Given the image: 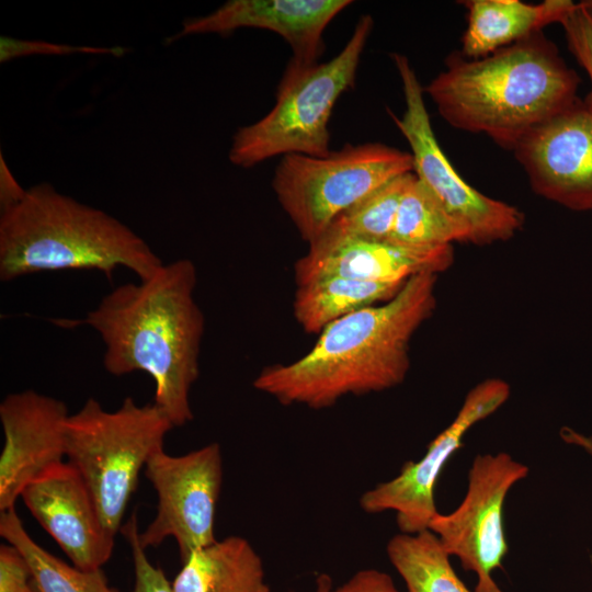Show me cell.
Listing matches in <instances>:
<instances>
[{"instance_id":"cell-25","label":"cell","mask_w":592,"mask_h":592,"mask_svg":"<svg viewBox=\"0 0 592 592\" xmlns=\"http://www.w3.org/2000/svg\"><path fill=\"white\" fill-rule=\"evenodd\" d=\"M121 532L132 550L135 577L133 592H173L172 583L164 571L152 565L147 557L139 539L136 512H133L128 521L122 525Z\"/></svg>"},{"instance_id":"cell-23","label":"cell","mask_w":592,"mask_h":592,"mask_svg":"<svg viewBox=\"0 0 592 592\" xmlns=\"http://www.w3.org/2000/svg\"><path fill=\"white\" fill-rule=\"evenodd\" d=\"M413 172L400 175L337 217L318 240H387ZM315 242V241H314Z\"/></svg>"},{"instance_id":"cell-15","label":"cell","mask_w":592,"mask_h":592,"mask_svg":"<svg viewBox=\"0 0 592 592\" xmlns=\"http://www.w3.org/2000/svg\"><path fill=\"white\" fill-rule=\"evenodd\" d=\"M352 1L349 0H229L215 11L182 23L168 41L187 35H226L238 29L272 31L293 50L292 62H318L323 52L322 35L330 22Z\"/></svg>"},{"instance_id":"cell-32","label":"cell","mask_w":592,"mask_h":592,"mask_svg":"<svg viewBox=\"0 0 592 592\" xmlns=\"http://www.w3.org/2000/svg\"><path fill=\"white\" fill-rule=\"evenodd\" d=\"M580 3L592 14V0H583Z\"/></svg>"},{"instance_id":"cell-22","label":"cell","mask_w":592,"mask_h":592,"mask_svg":"<svg viewBox=\"0 0 592 592\" xmlns=\"http://www.w3.org/2000/svg\"><path fill=\"white\" fill-rule=\"evenodd\" d=\"M0 535L26 558L39 592H121L111 587L102 568L70 566L39 546L26 532L15 508L1 512Z\"/></svg>"},{"instance_id":"cell-19","label":"cell","mask_w":592,"mask_h":592,"mask_svg":"<svg viewBox=\"0 0 592 592\" xmlns=\"http://www.w3.org/2000/svg\"><path fill=\"white\" fill-rule=\"evenodd\" d=\"M406 282H367L335 276L314 280L297 286L293 314L305 332L319 334L340 318L390 300Z\"/></svg>"},{"instance_id":"cell-16","label":"cell","mask_w":592,"mask_h":592,"mask_svg":"<svg viewBox=\"0 0 592 592\" xmlns=\"http://www.w3.org/2000/svg\"><path fill=\"white\" fill-rule=\"evenodd\" d=\"M454 262L452 244L409 247L389 240H318L295 263L297 286L323 277L367 282H406L421 273L439 274Z\"/></svg>"},{"instance_id":"cell-13","label":"cell","mask_w":592,"mask_h":592,"mask_svg":"<svg viewBox=\"0 0 592 592\" xmlns=\"http://www.w3.org/2000/svg\"><path fill=\"white\" fill-rule=\"evenodd\" d=\"M69 415L62 400L32 389L9 394L1 401L0 512L15 508L29 483L65 462Z\"/></svg>"},{"instance_id":"cell-1","label":"cell","mask_w":592,"mask_h":592,"mask_svg":"<svg viewBox=\"0 0 592 592\" xmlns=\"http://www.w3.org/2000/svg\"><path fill=\"white\" fill-rule=\"evenodd\" d=\"M436 280L432 273L411 276L390 300L333 321L301 357L263 368L253 387L284 406L317 410L400 385L411 340L435 309Z\"/></svg>"},{"instance_id":"cell-31","label":"cell","mask_w":592,"mask_h":592,"mask_svg":"<svg viewBox=\"0 0 592 592\" xmlns=\"http://www.w3.org/2000/svg\"><path fill=\"white\" fill-rule=\"evenodd\" d=\"M332 579L329 574L322 573L317 577L314 592H333Z\"/></svg>"},{"instance_id":"cell-20","label":"cell","mask_w":592,"mask_h":592,"mask_svg":"<svg viewBox=\"0 0 592 592\" xmlns=\"http://www.w3.org/2000/svg\"><path fill=\"white\" fill-rule=\"evenodd\" d=\"M387 240L409 247H437L468 242V230L413 173Z\"/></svg>"},{"instance_id":"cell-4","label":"cell","mask_w":592,"mask_h":592,"mask_svg":"<svg viewBox=\"0 0 592 592\" xmlns=\"http://www.w3.org/2000/svg\"><path fill=\"white\" fill-rule=\"evenodd\" d=\"M162 260L127 225L43 182L0 214V280L46 271L96 270L112 281L117 266L139 281Z\"/></svg>"},{"instance_id":"cell-5","label":"cell","mask_w":592,"mask_h":592,"mask_svg":"<svg viewBox=\"0 0 592 592\" xmlns=\"http://www.w3.org/2000/svg\"><path fill=\"white\" fill-rule=\"evenodd\" d=\"M373 25L372 16L363 14L346 45L329 61L311 65L289 61L272 110L234 134L228 153L230 162L251 168L275 156H328L333 107L355 83Z\"/></svg>"},{"instance_id":"cell-10","label":"cell","mask_w":592,"mask_h":592,"mask_svg":"<svg viewBox=\"0 0 592 592\" xmlns=\"http://www.w3.org/2000/svg\"><path fill=\"white\" fill-rule=\"evenodd\" d=\"M144 473L158 497L156 516L139 533L145 549L172 537L183 562L216 540L215 517L223 483L218 443L177 456L160 449L149 458Z\"/></svg>"},{"instance_id":"cell-26","label":"cell","mask_w":592,"mask_h":592,"mask_svg":"<svg viewBox=\"0 0 592 592\" xmlns=\"http://www.w3.org/2000/svg\"><path fill=\"white\" fill-rule=\"evenodd\" d=\"M563 27L568 49L591 81V91L585 99L592 103V14L579 2L565 15Z\"/></svg>"},{"instance_id":"cell-24","label":"cell","mask_w":592,"mask_h":592,"mask_svg":"<svg viewBox=\"0 0 592 592\" xmlns=\"http://www.w3.org/2000/svg\"><path fill=\"white\" fill-rule=\"evenodd\" d=\"M127 49L122 46L100 47L52 43L42 39H22L7 35L0 36V62L34 55L66 56L73 54L112 55L122 57Z\"/></svg>"},{"instance_id":"cell-6","label":"cell","mask_w":592,"mask_h":592,"mask_svg":"<svg viewBox=\"0 0 592 592\" xmlns=\"http://www.w3.org/2000/svg\"><path fill=\"white\" fill-rule=\"evenodd\" d=\"M174 425L153 402L126 397L114 411L89 398L66 424V458L88 485L105 527L116 536L140 471L163 449Z\"/></svg>"},{"instance_id":"cell-29","label":"cell","mask_w":592,"mask_h":592,"mask_svg":"<svg viewBox=\"0 0 592 592\" xmlns=\"http://www.w3.org/2000/svg\"><path fill=\"white\" fill-rule=\"evenodd\" d=\"M0 168V206L4 209L22 198L25 193L7 167L2 155Z\"/></svg>"},{"instance_id":"cell-11","label":"cell","mask_w":592,"mask_h":592,"mask_svg":"<svg viewBox=\"0 0 592 592\" xmlns=\"http://www.w3.org/2000/svg\"><path fill=\"white\" fill-rule=\"evenodd\" d=\"M510 397V385L500 378H488L466 395L451 424L428 445L418 462H407L399 474L366 490L360 498L368 514L396 513L400 533L417 534L429 530L439 513L434 490L448 459L463 446L466 433L479 421L496 412Z\"/></svg>"},{"instance_id":"cell-30","label":"cell","mask_w":592,"mask_h":592,"mask_svg":"<svg viewBox=\"0 0 592 592\" xmlns=\"http://www.w3.org/2000/svg\"><path fill=\"white\" fill-rule=\"evenodd\" d=\"M559 435L565 443L580 447L592 457L591 435H585L569 426H562L559 431Z\"/></svg>"},{"instance_id":"cell-28","label":"cell","mask_w":592,"mask_h":592,"mask_svg":"<svg viewBox=\"0 0 592 592\" xmlns=\"http://www.w3.org/2000/svg\"><path fill=\"white\" fill-rule=\"evenodd\" d=\"M333 592H400L392 578L377 569H362Z\"/></svg>"},{"instance_id":"cell-8","label":"cell","mask_w":592,"mask_h":592,"mask_svg":"<svg viewBox=\"0 0 592 592\" xmlns=\"http://www.w3.org/2000/svg\"><path fill=\"white\" fill-rule=\"evenodd\" d=\"M406 111L401 117L389 111L407 139L413 173L468 230V243L485 246L511 239L524 225V214L510 204L489 197L469 185L452 166L433 132L421 86L409 59L392 54Z\"/></svg>"},{"instance_id":"cell-18","label":"cell","mask_w":592,"mask_h":592,"mask_svg":"<svg viewBox=\"0 0 592 592\" xmlns=\"http://www.w3.org/2000/svg\"><path fill=\"white\" fill-rule=\"evenodd\" d=\"M171 583L173 592H271L261 557L237 535L194 551Z\"/></svg>"},{"instance_id":"cell-21","label":"cell","mask_w":592,"mask_h":592,"mask_svg":"<svg viewBox=\"0 0 592 592\" xmlns=\"http://www.w3.org/2000/svg\"><path fill=\"white\" fill-rule=\"evenodd\" d=\"M407 592H473L458 578L437 536L430 530L394 535L386 547Z\"/></svg>"},{"instance_id":"cell-27","label":"cell","mask_w":592,"mask_h":592,"mask_svg":"<svg viewBox=\"0 0 592 592\" xmlns=\"http://www.w3.org/2000/svg\"><path fill=\"white\" fill-rule=\"evenodd\" d=\"M0 592H39L26 558L9 543L0 546Z\"/></svg>"},{"instance_id":"cell-3","label":"cell","mask_w":592,"mask_h":592,"mask_svg":"<svg viewBox=\"0 0 592 592\" xmlns=\"http://www.w3.org/2000/svg\"><path fill=\"white\" fill-rule=\"evenodd\" d=\"M446 65L423 88L440 115L510 150L579 98L580 77L543 31L479 59L454 53Z\"/></svg>"},{"instance_id":"cell-12","label":"cell","mask_w":592,"mask_h":592,"mask_svg":"<svg viewBox=\"0 0 592 592\" xmlns=\"http://www.w3.org/2000/svg\"><path fill=\"white\" fill-rule=\"evenodd\" d=\"M513 152L533 191L576 212L592 210V103L578 98L533 128Z\"/></svg>"},{"instance_id":"cell-14","label":"cell","mask_w":592,"mask_h":592,"mask_svg":"<svg viewBox=\"0 0 592 592\" xmlns=\"http://www.w3.org/2000/svg\"><path fill=\"white\" fill-rule=\"evenodd\" d=\"M21 498L73 566L95 570L110 560L115 535L105 527L88 485L70 463L48 469L24 488Z\"/></svg>"},{"instance_id":"cell-2","label":"cell","mask_w":592,"mask_h":592,"mask_svg":"<svg viewBox=\"0 0 592 592\" xmlns=\"http://www.w3.org/2000/svg\"><path fill=\"white\" fill-rule=\"evenodd\" d=\"M196 269L189 259L163 264L151 277L106 294L82 320L105 344L103 364L114 376L145 372L153 403L174 426L193 420L192 386L200 375L204 316L194 298Z\"/></svg>"},{"instance_id":"cell-7","label":"cell","mask_w":592,"mask_h":592,"mask_svg":"<svg viewBox=\"0 0 592 592\" xmlns=\"http://www.w3.org/2000/svg\"><path fill=\"white\" fill-rule=\"evenodd\" d=\"M409 172H413L410 152L378 143L346 144L326 157L283 156L272 186L300 237L310 244L341 214Z\"/></svg>"},{"instance_id":"cell-9","label":"cell","mask_w":592,"mask_h":592,"mask_svg":"<svg viewBox=\"0 0 592 592\" xmlns=\"http://www.w3.org/2000/svg\"><path fill=\"white\" fill-rule=\"evenodd\" d=\"M528 467L510 454H478L468 473V487L451 513H437L429 530L446 553L477 576L474 592H503L492 579L509 551L503 505L510 489L528 475Z\"/></svg>"},{"instance_id":"cell-17","label":"cell","mask_w":592,"mask_h":592,"mask_svg":"<svg viewBox=\"0 0 592 592\" xmlns=\"http://www.w3.org/2000/svg\"><path fill=\"white\" fill-rule=\"evenodd\" d=\"M467 27L462 37V55L486 57L560 23L576 4L571 0H546L538 4L520 0H466Z\"/></svg>"}]
</instances>
